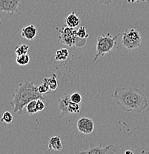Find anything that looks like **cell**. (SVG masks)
<instances>
[{
    "instance_id": "d4e9b609",
    "label": "cell",
    "mask_w": 149,
    "mask_h": 154,
    "mask_svg": "<svg viewBox=\"0 0 149 154\" xmlns=\"http://www.w3.org/2000/svg\"><path fill=\"white\" fill-rule=\"evenodd\" d=\"M139 2H148L147 0H128L129 3H135Z\"/></svg>"
},
{
    "instance_id": "5bb4252c",
    "label": "cell",
    "mask_w": 149,
    "mask_h": 154,
    "mask_svg": "<svg viewBox=\"0 0 149 154\" xmlns=\"http://www.w3.org/2000/svg\"><path fill=\"white\" fill-rule=\"evenodd\" d=\"M48 83L50 88V91H56L58 88V82H57V75L55 73L51 75L49 78H48Z\"/></svg>"
},
{
    "instance_id": "e0dca14e",
    "label": "cell",
    "mask_w": 149,
    "mask_h": 154,
    "mask_svg": "<svg viewBox=\"0 0 149 154\" xmlns=\"http://www.w3.org/2000/svg\"><path fill=\"white\" fill-rule=\"evenodd\" d=\"M25 107H26V111L28 114L32 115L38 113V110H36V100H33L30 102Z\"/></svg>"
},
{
    "instance_id": "8fae6325",
    "label": "cell",
    "mask_w": 149,
    "mask_h": 154,
    "mask_svg": "<svg viewBox=\"0 0 149 154\" xmlns=\"http://www.w3.org/2000/svg\"><path fill=\"white\" fill-rule=\"evenodd\" d=\"M80 20L79 17L75 14L74 11L71 13L65 18V25L70 28H75L79 25Z\"/></svg>"
},
{
    "instance_id": "5b68a950",
    "label": "cell",
    "mask_w": 149,
    "mask_h": 154,
    "mask_svg": "<svg viewBox=\"0 0 149 154\" xmlns=\"http://www.w3.org/2000/svg\"><path fill=\"white\" fill-rule=\"evenodd\" d=\"M142 38L139 30L134 28H126L122 38L123 46L129 50L139 48L142 45Z\"/></svg>"
},
{
    "instance_id": "9c48e42d",
    "label": "cell",
    "mask_w": 149,
    "mask_h": 154,
    "mask_svg": "<svg viewBox=\"0 0 149 154\" xmlns=\"http://www.w3.org/2000/svg\"><path fill=\"white\" fill-rule=\"evenodd\" d=\"M70 95L65 94L58 99V108L60 111V117L68 116L70 113L68 110V106L70 102Z\"/></svg>"
},
{
    "instance_id": "30bf717a",
    "label": "cell",
    "mask_w": 149,
    "mask_h": 154,
    "mask_svg": "<svg viewBox=\"0 0 149 154\" xmlns=\"http://www.w3.org/2000/svg\"><path fill=\"white\" fill-rule=\"evenodd\" d=\"M37 34V29L33 25H29L22 29L21 35L28 40H33Z\"/></svg>"
},
{
    "instance_id": "ba28073f",
    "label": "cell",
    "mask_w": 149,
    "mask_h": 154,
    "mask_svg": "<svg viewBox=\"0 0 149 154\" xmlns=\"http://www.w3.org/2000/svg\"><path fill=\"white\" fill-rule=\"evenodd\" d=\"M20 0H0V11L12 16L18 12Z\"/></svg>"
},
{
    "instance_id": "7c38bea8",
    "label": "cell",
    "mask_w": 149,
    "mask_h": 154,
    "mask_svg": "<svg viewBox=\"0 0 149 154\" xmlns=\"http://www.w3.org/2000/svg\"><path fill=\"white\" fill-rule=\"evenodd\" d=\"M62 149V143L60 136H53L48 141V151L57 150L60 151Z\"/></svg>"
},
{
    "instance_id": "4fadbf2b",
    "label": "cell",
    "mask_w": 149,
    "mask_h": 154,
    "mask_svg": "<svg viewBox=\"0 0 149 154\" xmlns=\"http://www.w3.org/2000/svg\"><path fill=\"white\" fill-rule=\"evenodd\" d=\"M68 56H69V52L67 48H61V49L58 50L56 52L55 56H54V59L56 61L58 62H62V61H65L68 59Z\"/></svg>"
},
{
    "instance_id": "44dd1931",
    "label": "cell",
    "mask_w": 149,
    "mask_h": 154,
    "mask_svg": "<svg viewBox=\"0 0 149 154\" xmlns=\"http://www.w3.org/2000/svg\"><path fill=\"white\" fill-rule=\"evenodd\" d=\"M77 36L78 37H79L80 38H86L87 39L88 38L89 34L87 33L86 31V28L84 26H80L77 30Z\"/></svg>"
},
{
    "instance_id": "603a6c76",
    "label": "cell",
    "mask_w": 149,
    "mask_h": 154,
    "mask_svg": "<svg viewBox=\"0 0 149 154\" xmlns=\"http://www.w3.org/2000/svg\"><path fill=\"white\" fill-rule=\"evenodd\" d=\"M45 107V105L43 100H42V99L36 100V110H38V112L42 111Z\"/></svg>"
},
{
    "instance_id": "6da1fadb",
    "label": "cell",
    "mask_w": 149,
    "mask_h": 154,
    "mask_svg": "<svg viewBox=\"0 0 149 154\" xmlns=\"http://www.w3.org/2000/svg\"><path fill=\"white\" fill-rule=\"evenodd\" d=\"M112 99L116 105L128 113H140L148 106L147 97L138 88H116Z\"/></svg>"
},
{
    "instance_id": "4316f807",
    "label": "cell",
    "mask_w": 149,
    "mask_h": 154,
    "mask_svg": "<svg viewBox=\"0 0 149 154\" xmlns=\"http://www.w3.org/2000/svg\"><path fill=\"white\" fill-rule=\"evenodd\" d=\"M147 1H148V0H147Z\"/></svg>"
},
{
    "instance_id": "ac0fdd59",
    "label": "cell",
    "mask_w": 149,
    "mask_h": 154,
    "mask_svg": "<svg viewBox=\"0 0 149 154\" xmlns=\"http://www.w3.org/2000/svg\"><path fill=\"white\" fill-rule=\"evenodd\" d=\"M29 45L26 44H22L18 46L15 50V54L17 56L24 55V54H28V50H29Z\"/></svg>"
},
{
    "instance_id": "3957f363",
    "label": "cell",
    "mask_w": 149,
    "mask_h": 154,
    "mask_svg": "<svg viewBox=\"0 0 149 154\" xmlns=\"http://www.w3.org/2000/svg\"><path fill=\"white\" fill-rule=\"evenodd\" d=\"M120 33L111 36L110 33L106 34L99 35L97 38V46H96V55L94 58L93 62H96L99 57H102L105 54L117 48L116 39L119 37Z\"/></svg>"
},
{
    "instance_id": "2e32d148",
    "label": "cell",
    "mask_w": 149,
    "mask_h": 154,
    "mask_svg": "<svg viewBox=\"0 0 149 154\" xmlns=\"http://www.w3.org/2000/svg\"><path fill=\"white\" fill-rule=\"evenodd\" d=\"M37 89L39 94H42V95L46 94L48 92H49L50 88L48 85V78L43 79L42 83L37 87Z\"/></svg>"
},
{
    "instance_id": "d6986e66",
    "label": "cell",
    "mask_w": 149,
    "mask_h": 154,
    "mask_svg": "<svg viewBox=\"0 0 149 154\" xmlns=\"http://www.w3.org/2000/svg\"><path fill=\"white\" fill-rule=\"evenodd\" d=\"M14 121V116L10 111H5L2 114L1 118V122L5 123V124H11Z\"/></svg>"
},
{
    "instance_id": "277c9868",
    "label": "cell",
    "mask_w": 149,
    "mask_h": 154,
    "mask_svg": "<svg viewBox=\"0 0 149 154\" xmlns=\"http://www.w3.org/2000/svg\"><path fill=\"white\" fill-rule=\"evenodd\" d=\"M59 38L62 44L67 47L80 48L86 44V38H80L77 36V30L65 26L59 30Z\"/></svg>"
},
{
    "instance_id": "8992f818",
    "label": "cell",
    "mask_w": 149,
    "mask_h": 154,
    "mask_svg": "<svg viewBox=\"0 0 149 154\" xmlns=\"http://www.w3.org/2000/svg\"><path fill=\"white\" fill-rule=\"evenodd\" d=\"M87 142H88L89 148L84 151L76 152L73 154H114L118 151L117 148L113 144H109V145L103 147L102 144L94 145L88 140Z\"/></svg>"
},
{
    "instance_id": "7402d4cb",
    "label": "cell",
    "mask_w": 149,
    "mask_h": 154,
    "mask_svg": "<svg viewBox=\"0 0 149 154\" xmlns=\"http://www.w3.org/2000/svg\"><path fill=\"white\" fill-rule=\"evenodd\" d=\"M70 101L72 102H74V103L79 104L82 102V95L78 92L73 93L72 94H70Z\"/></svg>"
},
{
    "instance_id": "cb8c5ba5",
    "label": "cell",
    "mask_w": 149,
    "mask_h": 154,
    "mask_svg": "<svg viewBox=\"0 0 149 154\" xmlns=\"http://www.w3.org/2000/svg\"><path fill=\"white\" fill-rule=\"evenodd\" d=\"M113 2V0H98L99 4L102 5H110Z\"/></svg>"
},
{
    "instance_id": "484cf974",
    "label": "cell",
    "mask_w": 149,
    "mask_h": 154,
    "mask_svg": "<svg viewBox=\"0 0 149 154\" xmlns=\"http://www.w3.org/2000/svg\"><path fill=\"white\" fill-rule=\"evenodd\" d=\"M124 154H134V153H133V152L131 151V150H126V152H125Z\"/></svg>"
},
{
    "instance_id": "9a60e30c",
    "label": "cell",
    "mask_w": 149,
    "mask_h": 154,
    "mask_svg": "<svg viewBox=\"0 0 149 154\" xmlns=\"http://www.w3.org/2000/svg\"><path fill=\"white\" fill-rule=\"evenodd\" d=\"M16 62L20 66H25L30 62V57L28 54H24V55L17 56L16 57Z\"/></svg>"
},
{
    "instance_id": "7a4b0ae2",
    "label": "cell",
    "mask_w": 149,
    "mask_h": 154,
    "mask_svg": "<svg viewBox=\"0 0 149 154\" xmlns=\"http://www.w3.org/2000/svg\"><path fill=\"white\" fill-rule=\"evenodd\" d=\"M13 99L11 105L13 107V112L17 115H21L24 107L33 100H45L44 95L39 94L37 87L35 86L33 82L25 81L20 83L19 87L13 92Z\"/></svg>"
},
{
    "instance_id": "52a82bcc",
    "label": "cell",
    "mask_w": 149,
    "mask_h": 154,
    "mask_svg": "<svg viewBox=\"0 0 149 154\" xmlns=\"http://www.w3.org/2000/svg\"><path fill=\"white\" fill-rule=\"evenodd\" d=\"M76 128L80 133L85 135L92 134L95 128L94 121L89 117H82L76 122Z\"/></svg>"
},
{
    "instance_id": "ffe728a7",
    "label": "cell",
    "mask_w": 149,
    "mask_h": 154,
    "mask_svg": "<svg viewBox=\"0 0 149 154\" xmlns=\"http://www.w3.org/2000/svg\"><path fill=\"white\" fill-rule=\"evenodd\" d=\"M68 110L69 113H80V106L79 104L74 103L70 101L69 106H68Z\"/></svg>"
}]
</instances>
